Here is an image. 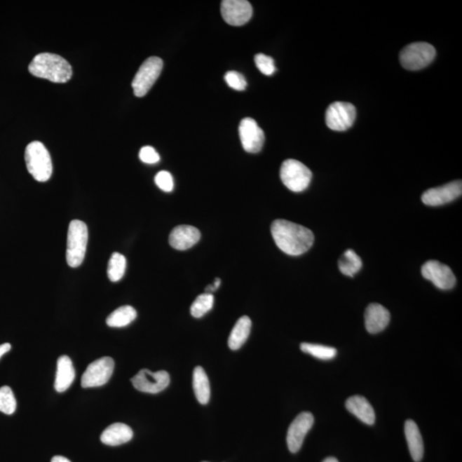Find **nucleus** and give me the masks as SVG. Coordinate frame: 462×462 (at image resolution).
Instances as JSON below:
<instances>
[{
	"label": "nucleus",
	"instance_id": "f257e3e1",
	"mask_svg": "<svg viewBox=\"0 0 462 462\" xmlns=\"http://www.w3.org/2000/svg\"><path fill=\"white\" fill-rule=\"evenodd\" d=\"M271 235L277 246L289 255L306 253L314 242L313 233L309 229L285 219L275 220L271 228Z\"/></svg>",
	"mask_w": 462,
	"mask_h": 462
},
{
	"label": "nucleus",
	"instance_id": "f03ea898",
	"mask_svg": "<svg viewBox=\"0 0 462 462\" xmlns=\"http://www.w3.org/2000/svg\"><path fill=\"white\" fill-rule=\"evenodd\" d=\"M33 76L53 81L65 83L71 80L72 67L67 60L57 54L44 53L38 54L29 65Z\"/></svg>",
	"mask_w": 462,
	"mask_h": 462
},
{
	"label": "nucleus",
	"instance_id": "7ed1b4c3",
	"mask_svg": "<svg viewBox=\"0 0 462 462\" xmlns=\"http://www.w3.org/2000/svg\"><path fill=\"white\" fill-rule=\"evenodd\" d=\"M25 161L29 174L36 181L44 182L51 178L53 174L52 158L43 143L33 142L27 146Z\"/></svg>",
	"mask_w": 462,
	"mask_h": 462
},
{
	"label": "nucleus",
	"instance_id": "20e7f679",
	"mask_svg": "<svg viewBox=\"0 0 462 462\" xmlns=\"http://www.w3.org/2000/svg\"><path fill=\"white\" fill-rule=\"evenodd\" d=\"M88 240L87 224L81 220L72 221L68 230L66 250V260L69 266L76 268L83 264L86 254Z\"/></svg>",
	"mask_w": 462,
	"mask_h": 462
},
{
	"label": "nucleus",
	"instance_id": "39448f33",
	"mask_svg": "<svg viewBox=\"0 0 462 462\" xmlns=\"http://www.w3.org/2000/svg\"><path fill=\"white\" fill-rule=\"evenodd\" d=\"M436 57V49L426 42H416L405 46L400 53V62L409 71H419L428 66Z\"/></svg>",
	"mask_w": 462,
	"mask_h": 462
},
{
	"label": "nucleus",
	"instance_id": "423d86ee",
	"mask_svg": "<svg viewBox=\"0 0 462 462\" xmlns=\"http://www.w3.org/2000/svg\"><path fill=\"white\" fill-rule=\"evenodd\" d=\"M312 177V172L308 167L296 159H287L282 164L281 180L291 191H304L308 188Z\"/></svg>",
	"mask_w": 462,
	"mask_h": 462
},
{
	"label": "nucleus",
	"instance_id": "0eeeda50",
	"mask_svg": "<svg viewBox=\"0 0 462 462\" xmlns=\"http://www.w3.org/2000/svg\"><path fill=\"white\" fill-rule=\"evenodd\" d=\"M163 64V60L158 57H150L144 61L132 81L135 96L143 97L149 92L161 76Z\"/></svg>",
	"mask_w": 462,
	"mask_h": 462
},
{
	"label": "nucleus",
	"instance_id": "6e6552de",
	"mask_svg": "<svg viewBox=\"0 0 462 462\" xmlns=\"http://www.w3.org/2000/svg\"><path fill=\"white\" fill-rule=\"evenodd\" d=\"M355 118V107L351 103L334 102L326 110V125L332 130H347L354 124Z\"/></svg>",
	"mask_w": 462,
	"mask_h": 462
},
{
	"label": "nucleus",
	"instance_id": "1a4fd4ad",
	"mask_svg": "<svg viewBox=\"0 0 462 462\" xmlns=\"http://www.w3.org/2000/svg\"><path fill=\"white\" fill-rule=\"evenodd\" d=\"M114 360L111 357H102L96 360L89 365L81 376V387L95 388L104 386L114 374Z\"/></svg>",
	"mask_w": 462,
	"mask_h": 462
},
{
	"label": "nucleus",
	"instance_id": "9d476101",
	"mask_svg": "<svg viewBox=\"0 0 462 462\" xmlns=\"http://www.w3.org/2000/svg\"><path fill=\"white\" fill-rule=\"evenodd\" d=\"M131 382L139 391L157 394L168 387L170 379L168 372L165 371L153 372L147 369H142L131 379Z\"/></svg>",
	"mask_w": 462,
	"mask_h": 462
},
{
	"label": "nucleus",
	"instance_id": "9b49d317",
	"mask_svg": "<svg viewBox=\"0 0 462 462\" xmlns=\"http://www.w3.org/2000/svg\"><path fill=\"white\" fill-rule=\"evenodd\" d=\"M421 273L427 280L442 290H451L456 283V276L450 267L437 260L426 262L421 268Z\"/></svg>",
	"mask_w": 462,
	"mask_h": 462
},
{
	"label": "nucleus",
	"instance_id": "f8f14e48",
	"mask_svg": "<svg viewBox=\"0 0 462 462\" xmlns=\"http://www.w3.org/2000/svg\"><path fill=\"white\" fill-rule=\"evenodd\" d=\"M224 20L231 26H243L253 15V7L247 0H224L221 4Z\"/></svg>",
	"mask_w": 462,
	"mask_h": 462
},
{
	"label": "nucleus",
	"instance_id": "ddd939ff",
	"mask_svg": "<svg viewBox=\"0 0 462 462\" xmlns=\"http://www.w3.org/2000/svg\"><path fill=\"white\" fill-rule=\"evenodd\" d=\"M313 423V415L309 412L299 414L291 423L287 433V444L291 453H297L301 449L306 434L312 428Z\"/></svg>",
	"mask_w": 462,
	"mask_h": 462
},
{
	"label": "nucleus",
	"instance_id": "4468645a",
	"mask_svg": "<svg viewBox=\"0 0 462 462\" xmlns=\"http://www.w3.org/2000/svg\"><path fill=\"white\" fill-rule=\"evenodd\" d=\"M239 135L243 149L247 153L260 152L265 143V134L253 118H246L240 121Z\"/></svg>",
	"mask_w": 462,
	"mask_h": 462
},
{
	"label": "nucleus",
	"instance_id": "2eb2a0df",
	"mask_svg": "<svg viewBox=\"0 0 462 462\" xmlns=\"http://www.w3.org/2000/svg\"><path fill=\"white\" fill-rule=\"evenodd\" d=\"M462 193L461 181H455L449 182L448 184L441 186V187L433 188L426 190L421 196L423 203L430 207H438L451 203L457 198H459Z\"/></svg>",
	"mask_w": 462,
	"mask_h": 462
},
{
	"label": "nucleus",
	"instance_id": "dca6fc26",
	"mask_svg": "<svg viewBox=\"0 0 462 462\" xmlns=\"http://www.w3.org/2000/svg\"><path fill=\"white\" fill-rule=\"evenodd\" d=\"M201 239V232L191 225H179L174 228L169 236L170 245L177 250H187Z\"/></svg>",
	"mask_w": 462,
	"mask_h": 462
},
{
	"label": "nucleus",
	"instance_id": "f3484780",
	"mask_svg": "<svg viewBox=\"0 0 462 462\" xmlns=\"http://www.w3.org/2000/svg\"><path fill=\"white\" fill-rule=\"evenodd\" d=\"M390 320V313L383 306L372 304L367 306L365 313V325L369 333L383 332L389 325Z\"/></svg>",
	"mask_w": 462,
	"mask_h": 462
},
{
	"label": "nucleus",
	"instance_id": "a211bd4d",
	"mask_svg": "<svg viewBox=\"0 0 462 462\" xmlns=\"http://www.w3.org/2000/svg\"><path fill=\"white\" fill-rule=\"evenodd\" d=\"M346 409L349 413L354 414L365 424L369 426L374 424L376 416L374 407L364 397L354 395L349 398L346 402Z\"/></svg>",
	"mask_w": 462,
	"mask_h": 462
},
{
	"label": "nucleus",
	"instance_id": "6ab92c4d",
	"mask_svg": "<svg viewBox=\"0 0 462 462\" xmlns=\"http://www.w3.org/2000/svg\"><path fill=\"white\" fill-rule=\"evenodd\" d=\"M133 437V430L123 423H114L109 426L102 434L100 440L109 446H118L130 442Z\"/></svg>",
	"mask_w": 462,
	"mask_h": 462
},
{
	"label": "nucleus",
	"instance_id": "aec40b11",
	"mask_svg": "<svg viewBox=\"0 0 462 462\" xmlns=\"http://www.w3.org/2000/svg\"><path fill=\"white\" fill-rule=\"evenodd\" d=\"M76 372L69 357L62 355L58 358L57 363V372L54 387L57 392H64L71 387L75 379Z\"/></svg>",
	"mask_w": 462,
	"mask_h": 462
},
{
	"label": "nucleus",
	"instance_id": "412c9836",
	"mask_svg": "<svg viewBox=\"0 0 462 462\" xmlns=\"http://www.w3.org/2000/svg\"><path fill=\"white\" fill-rule=\"evenodd\" d=\"M405 435L412 458L415 462L421 461L424 456V442L416 423L411 419L405 423Z\"/></svg>",
	"mask_w": 462,
	"mask_h": 462
},
{
	"label": "nucleus",
	"instance_id": "4be33fe9",
	"mask_svg": "<svg viewBox=\"0 0 462 462\" xmlns=\"http://www.w3.org/2000/svg\"><path fill=\"white\" fill-rule=\"evenodd\" d=\"M252 327V321L247 316L240 318L233 328L228 344L232 351L240 348L250 337Z\"/></svg>",
	"mask_w": 462,
	"mask_h": 462
},
{
	"label": "nucleus",
	"instance_id": "5701e85b",
	"mask_svg": "<svg viewBox=\"0 0 462 462\" xmlns=\"http://www.w3.org/2000/svg\"><path fill=\"white\" fill-rule=\"evenodd\" d=\"M193 387L198 402L201 405H208L211 397V388L208 374L201 367H196L193 370Z\"/></svg>",
	"mask_w": 462,
	"mask_h": 462
},
{
	"label": "nucleus",
	"instance_id": "b1692460",
	"mask_svg": "<svg viewBox=\"0 0 462 462\" xmlns=\"http://www.w3.org/2000/svg\"><path fill=\"white\" fill-rule=\"evenodd\" d=\"M137 317V311L131 306H120L107 318V324L110 327H124L129 325Z\"/></svg>",
	"mask_w": 462,
	"mask_h": 462
},
{
	"label": "nucleus",
	"instance_id": "393cba45",
	"mask_svg": "<svg viewBox=\"0 0 462 462\" xmlns=\"http://www.w3.org/2000/svg\"><path fill=\"white\" fill-rule=\"evenodd\" d=\"M339 267L344 275L354 277L362 267V260L354 250H348L339 259Z\"/></svg>",
	"mask_w": 462,
	"mask_h": 462
},
{
	"label": "nucleus",
	"instance_id": "a878e982",
	"mask_svg": "<svg viewBox=\"0 0 462 462\" xmlns=\"http://www.w3.org/2000/svg\"><path fill=\"white\" fill-rule=\"evenodd\" d=\"M126 266V258L123 254L119 253L112 254L107 267L109 279L114 283L121 280L124 273H125Z\"/></svg>",
	"mask_w": 462,
	"mask_h": 462
},
{
	"label": "nucleus",
	"instance_id": "bb28decb",
	"mask_svg": "<svg viewBox=\"0 0 462 462\" xmlns=\"http://www.w3.org/2000/svg\"><path fill=\"white\" fill-rule=\"evenodd\" d=\"M301 351L306 353L317 359L329 360L337 356V349L332 347L324 346V345L312 344L304 343L301 344Z\"/></svg>",
	"mask_w": 462,
	"mask_h": 462
},
{
	"label": "nucleus",
	"instance_id": "cd10ccee",
	"mask_svg": "<svg viewBox=\"0 0 462 462\" xmlns=\"http://www.w3.org/2000/svg\"><path fill=\"white\" fill-rule=\"evenodd\" d=\"M213 304H215V297L212 294L204 293L200 294L193 302L190 313H191L193 317L197 318L203 317L205 313L212 308Z\"/></svg>",
	"mask_w": 462,
	"mask_h": 462
},
{
	"label": "nucleus",
	"instance_id": "c85d7f7f",
	"mask_svg": "<svg viewBox=\"0 0 462 462\" xmlns=\"http://www.w3.org/2000/svg\"><path fill=\"white\" fill-rule=\"evenodd\" d=\"M17 409V401L13 390L10 387L0 388V412L7 415L14 414Z\"/></svg>",
	"mask_w": 462,
	"mask_h": 462
},
{
	"label": "nucleus",
	"instance_id": "c756f323",
	"mask_svg": "<svg viewBox=\"0 0 462 462\" xmlns=\"http://www.w3.org/2000/svg\"><path fill=\"white\" fill-rule=\"evenodd\" d=\"M254 62L259 72L264 75L271 76L276 71L273 58L266 54L259 53L255 55Z\"/></svg>",
	"mask_w": 462,
	"mask_h": 462
},
{
	"label": "nucleus",
	"instance_id": "7c9ffc66",
	"mask_svg": "<svg viewBox=\"0 0 462 462\" xmlns=\"http://www.w3.org/2000/svg\"><path fill=\"white\" fill-rule=\"evenodd\" d=\"M224 80L233 89L236 91H244L247 88V81L242 74L238 72H228L225 74Z\"/></svg>",
	"mask_w": 462,
	"mask_h": 462
},
{
	"label": "nucleus",
	"instance_id": "2f4dec72",
	"mask_svg": "<svg viewBox=\"0 0 462 462\" xmlns=\"http://www.w3.org/2000/svg\"><path fill=\"white\" fill-rule=\"evenodd\" d=\"M155 184L165 192H172L174 188V181L172 174L166 170L159 172L155 177Z\"/></svg>",
	"mask_w": 462,
	"mask_h": 462
},
{
	"label": "nucleus",
	"instance_id": "473e14b6",
	"mask_svg": "<svg viewBox=\"0 0 462 462\" xmlns=\"http://www.w3.org/2000/svg\"><path fill=\"white\" fill-rule=\"evenodd\" d=\"M140 159L146 164H156L161 159L157 151L153 147L146 146L143 147L139 154Z\"/></svg>",
	"mask_w": 462,
	"mask_h": 462
},
{
	"label": "nucleus",
	"instance_id": "72a5a7b5",
	"mask_svg": "<svg viewBox=\"0 0 462 462\" xmlns=\"http://www.w3.org/2000/svg\"><path fill=\"white\" fill-rule=\"evenodd\" d=\"M11 348V345L10 344H4L0 345V359L4 355H6V353L9 352Z\"/></svg>",
	"mask_w": 462,
	"mask_h": 462
},
{
	"label": "nucleus",
	"instance_id": "f704fd0d",
	"mask_svg": "<svg viewBox=\"0 0 462 462\" xmlns=\"http://www.w3.org/2000/svg\"><path fill=\"white\" fill-rule=\"evenodd\" d=\"M51 462H71V461L64 456H57L53 458Z\"/></svg>",
	"mask_w": 462,
	"mask_h": 462
},
{
	"label": "nucleus",
	"instance_id": "c9c22d12",
	"mask_svg": "<svg viewBox=\"0 0 462 462\" xmlns=\"http://www.w3.org/2000/svg\"><path fill=\"white\" fill-rule=\"evenodd\" d=\"M220 285H221L220 278H216L215 283H213V285H212L213 287V289H215V290L216 291L217 289L219 288Z\"/></svg>",
	"mask_w": 462,
	"mask_h": 462
},
{
	"label": "nucleus",
	"instance_id": "e433bc0d",
	"mask_svg": "<svg viewBox=\"0 0 462 462\" xmlns=\"http://www.w3.org/2000/svg\"><path fill=\"white\" fill-rule=\"evenodd\" d=\"M323 462H339L335 457H328Z\"/></svg>",
	"mask_w": 462,
	"mask_h": 462
}]
</instances>
